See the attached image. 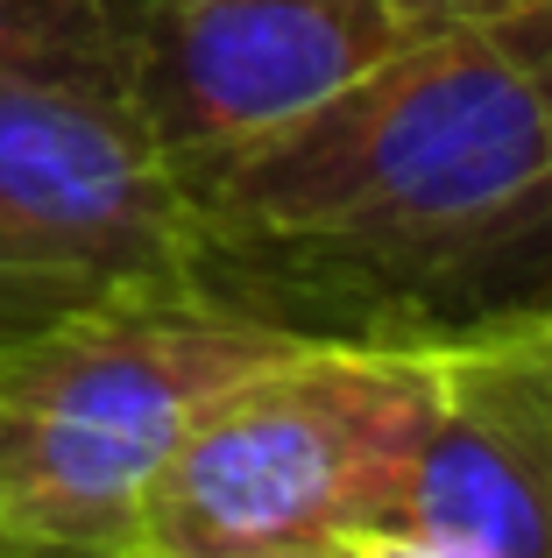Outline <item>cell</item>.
Instances as JSON below:
<instances>
[{
	"label": "cell",
	"mask_w": 552,
	"mask_h": 558,
	"mask_svg": "<svg viewBox=\"0 0 552 558\" xmlns=\"http://www.w3.org/2000/svg\"><path fill=\"white\" fill-rule=\"evenodd\" d=\"M0 558H8V551H0Z\"/></svg>",
	"instance_id": "obj_11"
},
{
	"label": "cell",
	"mask_w": 552,
	"mask_h": 558,
	"mask_svg": "<svg viewBox=\"0 0 552 558\" xmlns=\"http://www.w3.org/2000/svg\"><path fill=\"white\" fill-rule=\"evenodd\" d=\"M206 276L199 213L121 64H0V290Z\"/></svg>",
	"instance_id": "obj_4"
},
{
	"label": "cell",
	"mask_w": 552,
	"mask_h": 558,
	"mask_svg": "<svg viewBox=\"0 0 552 558\" xmlns=\"http://www.w3.org/2000/svg\"><path fill=\"white\" fill-rule=\"evenodd\" d=\"M361 558H468V551L425 545V537H404V531H361Z\"/></svg>",
	"instance_id": "obj_9"
},
{
	"label": "cell",
	"mask_w": 552,
	"mask_h": 558,
	"mask_svg": "<svg viewBox=\"0 0 552 558\" xmlns=\"http://www.w3.org/2000/svg\"><path fill=\"white\" fill-rule=\"evenodd\" d=\"M220 290L312 332L552 304V0L475 14L192 184Z\"/></svg>",
	"instance_id": "obj_1"
},
{
	"label": "cell",
	"mask_w": 552,
	"mask_h": 558,
	"mask_svg": "<svg viewBox=\"0 0 552 558\" xmlns=\"http://www.w3.org/2000/svg\"><path fill=\"white\" fill-rule=\"evenodd\" d=\"M312 326L213 276L64 298L0 340V551L121 558L199 410Z\"/></svg>",
	"instance_id": "obj_2"
},
{
	"label": "cell",
	"mask_w": 552,
	"mask_h": 558,
	"mask_svg": "<svg viewBox=\"0 0 552 558\" xmlns=\"http://www.w3.org/2000/svg\"><path fill=\"white\" fill-rule=\"evenodd\" d=\"M0 64H121L113 0H0Z\"/></svg>",
	"instance_id": "obj_7"
},
{
	"label": "cell",
	"mask_w": 552,
	"mask_h": 558,
	"mask_svg": "<svg viewBox=\"0 0 552 558\" xmlns=\"http://www.w3.org/2000/svg\"><path fill=\"white\" fill-rule=\"evenodd\" d=\"M235 558H361V531H319V537H284V545H255Z\"/></svg>",
	"instance_id": "obj_8"
},
{
	"label": "cell",
	"mask_w": 552,
	"mask_h": 558,
	"mask_svg": "<svg viewBox=\"0 0 552 558\" xmlns=\"http://www.w3.org/2000/svg\"><path fill=\"white\" fill-rule=\"evenodd\" d=\"M440 375V332H304L220 389L149 481L121 558H235L375 531Z\"/></svg>",
	"instance_id": "obj_3"
},
{
	"label": "cell",
	"mask_w": 552,
	"mask_h": 558,
	"mask_svg": "<svg viewBox=\"0 0 552 558\" xmlns=\"http://www.w3.org/2000/svg\"><path fill=\"white\" fill-rule=\"evenodd\" d=\"M375 531L552 558V304L440 332V375Z\"/></svg>",
	"instance_id": "obj_6"
},
{
	"label": "cell",
	"mask_w": 552,
	"mask_h": 558,
	"mask_svg": "<svg viewBox=\"0 0 552 558\" xmlns=\"http://www.w3.org/2000/svg\"><path fill=\"white\" fill-rule=\"evenodd\" d=\"M128 93L184 191L446 28L418 0H113Z\"/></svg>",
	"instance_id": "obj_5"
},
{
	"label": "cell",
	"mask_w": 552,
	"mask_h": 558,
	"mask_svg": "<svg viewBox=\"0 0 552 558\" xmlns=\"http://www.w3.org/2000/svg\"><path fill=\"white\" fill-rule=\"evenodd\" d=\"M432 8L440 22H475V14H511V8H531V0H418Z\"/></svg>",
	"instance_id": "obj_10"
}]
</instances>
